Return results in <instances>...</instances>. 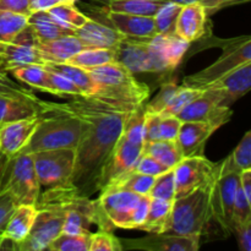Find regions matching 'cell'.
I'll return each mask as SVG.
<instances>
[{"label": "cell", "mask_w": 251, "mask_h": 251, "mask_svg": "<svg viewBox=\"0 0 251 251\" xmlns=\"http://www.w3.org/2000/svg\"><path fill=\"white\" fill-rule=\"evenodd\" d=\"M43 113H65L76 117L82 124L80 140L75 147L71 185L80 195L90 198L97 193L103 164L122 137L125 122L135 108L90 97H74L65 103L43 100Z\"/></svg>", "instance_id": "cell-1"}, {"label": "cell", "mask_w": 251, "mask_h": 251, "mask_svg": "<svg viewBox=\"0 0 251 251\" xmlns=\"http://www.w3.org/2000/svg\"><path fill=\"white\" fill-rule=\"evenodd\" d=\"M87 71L97 83V91L90 98L127 108L139 107L149 98V86L137 81L134 74L122 64L110 63Z\"/></svg>", "instance_id": "cell-2"}, {"label": "cell", "mask_w": 251, "mask_h": 251, "mask_svg": "<svg viewBox=\"0 0 251 251\" xmlns=\"http://www.w3.org/2000/svg\"><path fill=\"white\" fill-rule=\"evenodd\" d=\"M212 180V179H211ZM211 181L173 201L163 232L168 234L201 237L212 221L210 206Z\"/></svg>", "instance_id": "cell-3"}, {"label": "cell", "mask_w": 251, "mask_h": 251, "mask_svg": "<svg viewBox=\"0 0 251 251\" xmlns=\"http://www.w3.org/2000/svg\"><path fill=\"white\" fill-rule=\"evenodd\" d=\"M82 124L76 117L60 112L43 113L41 123L22 152L73 149L77 146Z\"/></svg>", "instance_id": "cell-4"}, {"label": "cell", "mask_w": 251, "mask_h": 251, "mask_svg": "<svg viewBox=\"0 0 251 251\" xmlns=\"http://www.w3.org/2000/svg\"><path fill=\"white\" fill-rule=\"evenodd\" d=\"M215 41L217 43L211 42V44H205L200 49H203L206 46L221 47L223 49L222 55L207 68L202 69L194 75L184 77L183 86L198 88V90H205L207 86L225 76L226 74L230 73L239 65L251 61L250 36H240L230 39L215 38Z\"/></svg>", "instance_id": "cell-5"}, {"label": "cell", "mask_w": 251, "mask_h": 251, "mask_svg": "<svg viewBox=\"0 0 251 251\" xmlns=\"http://www.w3.org/2000/svg\"><path fill=\"white\" fill-rule=\"evenodd\" d=\"M239 176L240 172L232 167L228 158H226L218 163L217 171L211 180V218L217 222L225 235L232 233L233 205L239 185Z\"/></svg>", "instance_id": "cell-6"}, {"label": "cell", "mask_w": 251, "mask_h": 251, "mask_svg": "<svg viewBox=\"0 0 251 251\" xmlns=\"http://www.w3.org/2000/svg\"><path fill=\"white\" fill-rule=\"evenodd\" d=\"M37 178L39 183V193L61 190L73 188L75 150H51L32 153Z\"/></svg>", "instance_id": "cell-7"}, {"label": "cell", "mask_w": 251, "mask_h": 251, "mask_svg": "<svg viewBox=\"0 0 251 251\" xmlns=\"http://www.w3.org/2000/svg\"><path fill=\"white\" fill-rule=\"evenodd\" d=\"M10 191L19 205H36L39 183L32 153L20 152L9 158L5 169L1 191Z\"/></svg>", "instance_id": "cell-8"}, {"label": "cell", "mask_w": 251, "mask_h": 251, "mask_svg": "<svg viewBox=\"0 0 251 251\" xmlns=\"http://www.w3.org/2000/svg\"><path fill=\"white\" fill-rule=\"evenodd\" d=\"M140 196L141 195L139 194L115 188H105L100 191V196L95 200L97 226L100 229H127L130 217L139 202Z\"/></svg>", "instance_id": "cell-9"}, {"label": "cell", "mask_w": 251, "mask_h": 251, "mask_svg": "<svg viewBox=\"0 0 251 251\" xmlns=\"http://www.w3.org/2000/svg\"><path fill=\"white\" fill-rule=\"evenodd\" d=\"M83 6H86V12H83L86 16L112 27L125 38L146 41L157 36L156 24L154 19L151 16H135V15L109 11L103 5L102 6L83 5Z\"/></svg>", "instance_id": "cell-10"}, {"label": "cell", "mask_w": 251, "mask_h": 251, "mask_svg": "<svg viewBox=\"0 0 251 251\" xmlns=\"http://www.w3.org/2000/svg\"><path fill=\"white\" fill-rule=\"evenodd\" d=\"M176 117L181 122H205L220 129L233 117L230 107L225 105V93L218 88L208 87L186 104Z\"/></svg>", "instance_id": "cell-11"}, {"label": "cell", "mask_w": 251, "mask_h": 251, "mask_svg": "<svg viewBox=\"0 0 251 251\" xmlns=\"http://www.w3.org/2000/svg\"><path fill=\"white\" fill-rule=\"evenodd\" d=\"M38 208L29 234L16 247L20 251H43L63 232L64 215L58 206L46 205Z\"/></svg>", "instance_id": "cell-12"}, {"label": "cell", "mask_w": 251, "mask_h": 251, "mask_svg": "<svg viewBox=\"0 0 251 251\" xmlns=\"http://www.w3.org/2000/svg\"><path fill=\"white\" fill-rule=\"evenodd\" d=\"M218 163H212L203 154L185 157L173 168L176 179V199L206 185L217 171Z\"/></svg>", "instance_id": "cell-13"}, {"label": "cell", "mask_w": 251, "mask_h": 251, "mask_svg": "<svg viewBox=\"0 0 251 251\" xmlns=\"http://www.w3.org/2000/svg\"><path fill=\"white\" fill-rule=\"evenodd\" d=\"M142 149L144 146L132 144L122 135L113 151L108 156L107 161L103 164L97 181V193L102 191L124 174L131 172L139 157L141 156Z\"/></svg>", "instance_id": "cell-14"}, {"label": "cell", "mask_w": 251, "mask_h": 251, "mask_svg": "<svg viewBox=\"0 0 251 251\" xmlns=\"http://www.w3.org/2000/svg\"><path fill=\"white\" fill-rule=\"evenodd\" d=\"M201 237L168 234V233H150L140 239L124 240L123 250L146 251H196L200 248Z\"/></svg>", "instance_id": "cell-15"}, {"label": "cell", "mask_w": 251, "mask_h": 251, "mask_svg": "<svg viewBox=\"0 0 251 251\" xmlns=\"http://www.w3.org/2000/svg\"><path fill=\"white\" fill-rule=\"evenodd\" d=\"M43 114L0 125V151L11 158L25 150L41 123Z\"/></svg>", "instance_id": "cell-16"}, {"label": "cell", "mask_w": 251, "mask_h": 251, "mask_svg": "<svg viewBox=\"0 0 251 251\" xmlns=\"http://www.w3.org/2000/svg\"><path fill=\"white\" fill-rule=\"evenodd\" d=\"M115 63L124 65L132 74H157L156 64L150 47V39H123L122 43L115 49Z\"/></svg>", "instance_id": "cell-17"}, {"label": "cell", "mask_w": 251, "mask_h": 251, "mask_svg": "<svg viewBox=\"0 0 251 251\" xmlns=\"http://www.w3.org/2000/svg\"><path fill=\"white\" fill-rule=\"evenodd\" d=\"M208 15L200 2L181 6L176 25V34L185 41L193 42L206 38L210 34Z\"/></svg>", "instance_id": "cell-18"}, {"label": "cell", "mask_w": 251, "mask_h": 251, "mask_svg": "<svg viewBox=\"0 0 251 251\" xmlns=\"http://www.w3.org/2000/svg\"><path fill=\"white\" fill-rule=\"evenodd\" d=\"M217 129L210 123L181 122L176 142L184 158L202 154L206 142Z\"/></svg>", "instance_id": "cell-19"}, {"label": "cell", "mask_w": 251, "mask_h": 251, "mask_svg": "<svg viewBox=\"0 0 251 251\" xmlns=\"http://www.w3.org/2000/svg\"><path fill=\"white\" fill-rule=\"evenodd\" d=\"M75 34L87 48H105L114 50L125 38L114 28L91 17H88L80 28L75 29Z\"/></svg>", "instance_id": "cell-20"}, {"label": "cell", "mask_w": 251, "mask_h": 251, "mask_svg": "<svg viewBox=\"0 0 251 251\" xmlns=\"http://www.w3.org/2000/svg\"><path fill=\"white\" fill-rule=\"evenodd\" d=\"M208 87L218 88L225 93V105L232 104L240 97L247 95L251 88V61L239 65L232 70L230 73L226 74L217 81L211 83Z\"/></svg>", "instance_id": "cell-21"}, {"label": "cell", "mask_w": 251, "mask_h": 251, "mask_svg": "<svg viewBox=\"0 0 251 251\" xmlns=\"http://www.w3.org/2000/svg\"><path fill=\"white\" fill-rule=\"evenodd\" d=\"M44 110L43 100L28 97L0 96V125L15 120L37 117Z\"/></svg>", "instance_id": "cell-22"}, {"label": "cell", "mask_w": 251, "mask_h": 251, "mask_svg": "<svg viewBox=\"0 0 251 251\" xmlns=\"http://www.w3.org/2000/svg\"><path fill=\"white\" fill-rule=\"evenodd\" d=\"M29 64H46L38 49L14 42H0V68L2 70L9 73L12 69Z\"/></svg>", "instance_id": "cell-23"}, {"label": "cell", "mask_w": 251, "mask_h": 251, "mask_svg": "<svg viewBox=\"0 0 251 251\" xmlns=\"http://www.w3.org/2000/svg\"><path fill=\"white\" fill-rule=\"evenodd\" d=\"M37 213L36 205H17L0 238L11 242L16 250L17 245L31 232Z\"/></svg>", "instance_id": "cell-24"}, {"label": "cell", "mask_w": 251, "mask_h": 251, "mask_svg": "<svg viewBox=\"0 0 251 251\" xmlns=\"http://www.w3.org/2000/svg\"><path fill=\"white\" fill-rule=\"evenodd\" d=\"M87 47L76 34L59 37L48 42H42L37 46L46 63H65L66 60Z\"/></svg>", "instance_id": "cell-25"}, {"label": "cell", "mask_w": 251, "mask_h": 251, "mask_svg": "<svg viewBox=\"0 0 251 251\" xmlns=\"http://www.w3.org/2000/svg\"><path fill=\"white\" fill-rule=\"evenodd\" d=\"M28 25L34 29L39 43L48 42L59 37L75 34V31L59 24L47 10L33 11L28 15Z\"/></svg>", "instance_id": "cell-26"}, {"label": "cell", "mask_w": 251, "mask_h": 251, "mask_svg": "<svg viewBox=\"0 0 251 251\" xmlns=\"http://www.w3.org/2000/svg\"><path fill=\"white\" fill-rule=\"evenodd\" d=\"M44 68L53 73H58L77 86L83 97H93L97 91V83L91 77L87 70L68 63H46Z\"/></svg>", "instance_id": "cell-27"}, {"label": "cell", "mask_w": 251, "mask_h": 251, "mask_svg": "<svg viewBox=\"0 0 251 251\" xmlns=\"http://www.w3.org/2000/svg\"><path fill=\"white\" fill-rule=\"evenodd\" d=\"M9 73L21 83H25V85L42 91V92L53 95V88H51L50 80H49V71L44 68V65L29 64V65L12 69Z\"/></svg>", "instance_id": "cell-28"}, {"label": "cell", "mask_w": 251, "mask_h": 251, "mask_svg": "<svg viewBox=\"0 0 251 251\" xmlns=\"http://www.w3.org/2000/svg\"><path fill=\"white\" fill-rule=\"evenodd\" d=\"M65 63L78 66L85 70H91L107 64L115 63V50L105 48H86L71 56Z\"/></svg>", "instance_id": "cell-29"}, {"label": "cell", "mask_w": 251, "mask_h": 251, "mask_svg": "<svg viewBox=\"0 0 251 251\" xmlns=\"http://www.w3.org/2000/svg\"><path fill=\"white\" fill-rule=\"evenodd\" d=\"M142 151L156 158L159 163L172 169L184 158L176 141L172 140H156L144 145Z\"/></svg>", "instance_id": "cell-30"}, {"label": "cell", "mask_w": 251, "mask_h": 251, "mask_svg": "<svg viewBox=\"0 0 251 251\" xmlns=\"http://www.w3.org/2000/svg\"><path fill=\"white\" fill-rule=\"evenodd\" d=\"M172 206H173V201L151 198L147 217L145 220L144 225L139 228V230H144V232L147 233L163 232L169 215H171Z\"/></svg>", "instance_id": "cell-31"}, {"label": "cell", "mask_w": 251, "mask_h": 251, "mask_svg": "<svg viewBox=\"0 0 251 251\" xmlns=\"http://www.w3.org/2000/svg\"><path fill=\"white\" fill-rule=\"evenodd\" d=\"M163 2L157 0H112L103 6L107 7L109 11L135 15V16L153 17Z\"/></svg>", "instance_id": "cell-32"}, {"label": "cell", "mask_w": 251, "mask_h": 251, "mask_svg": "<svg viewBox=\"0 0 251 251\" xmlns=\"http://www.w3.org/2000/svg\"><path fill=\"white\" fill-rule=\"evenodd\" d=\"M158 36L159 41H161V49L164 60L168 65L169 71H173L181 63L184 55L190 48L191 43L180 38L176 34H171V36L158 34Z\"/></svg>", "instance_id": "cell-33"}, {"label": "cell", "mask_w": 251, "mask_h": 251, "mask_svg": "<svg viewBox=\"0 0 251 251\" xmlns=\"http://www.w3.org/2000/svg\"><path fill=\"white\" fill-rule=\"evenodd\" d=\"M54 20L59 22L61 26L68 27L71 29H77L85 24L88 20V16H86L82 11L77 9L74 4L69 2H61V4L54 5L49 10H47Z\"/></svg>", "instance_id": "cell-34"}, {"label": "cell", "mask_w": 251, "mask_h": 251, "mask_svg": "<svg viewBox=\"0 0 251 251\" xmlns=\"http://www.w3.org/2000/svg\"><path fill=\"white\" fill-rule=\"evenodd\" d=\"M154 181V176H145V174L135 172L132 169L129 173L124 174L113 181L112 184L107 186V188H115V189H123V190L131 191V193L139 194V195H149L150 189H151L152 184ZM105 189V188H104Z\"/></svg>", "instance_id": "cell-35"}, {"label": "cell", "mask_w": 251, "mask_h": 251, "mask_svg": "<svg viewBox=\"0 0 251 251\" xmlns=\"http://www.w3.org/2000/svg\"><path fill=\"white\" fill-rule=\"evenodd\" d=\"M180 10L181 5L172 2L169 0H166L161 5L158 11L153 16L157 34H163V36L176 34V25Z\"/></svg>", "instance_id": "cell-36"}, {"label": "cell", "mask_w": 251, "mask_h": 251, "mask_svg": "<svg viewBox=\"0 0 251 251\" xmlns=\"http://www.w3.org/2000/svg\"><path fill=\"white\" fill-rule=\"evenodd\" d=\"M145 103L135 108L125 122L123 127V136L135 145L144 146V129H145Z\"/></svg>", "instance_id": "cell-37"}, {"label": "cell", "mask_w": 251, "mask_h": 251, "mask_svg": "<svg viewBox=\"0 0 251 251\" xmlns=\"http://www.w3.org/2000/svg\"><path fill=\"white\" fill-rule=\"evenodd\" d=\"M28 24L27 15L0 10V42H12L20 31Z\"/></svg>", "instance_id": "cell-38"}, {"label": "cell", "mask_w": 251, "mask_h": 251, "mask_svg": "<svg viewBox=\"0 0 251 251\" xmlns=\"http://www.w3.org/2000/svg\"><path fill=\"white\" fill-rule=\"evenodd\" d=\"M91 234H68L61 232L47 250L50 251H90Z\"/></svg>", "instance_id": "cell-39"}, {"label": "cell", "mask_w": 251, "mask_h": 251, "mask_svg": "<svg viewBox=\"0 0 251 251\" xmlns=\"http://www.w3.org/2000/svg\"><path fill=\"white\" fill-rule=\"evenodd\" d=\"M149 196L166 201L176 200V179H174L173 168L154 176Z\"/></svg>", "instance_id": "cell-40"}, {"label": "cell", "mask_w": 251, "mask_h": 251, "mask_svg": "<svg viewBox=\"0 0 251 251\" xmlns=\"http://www.w3.org/2000/svg\"><path fill=\"white\" fill-rule=\"evenodd\" d=\"M202 90H198V88L186 87V86L180 85L179 90L176 91V95L171 100L166 108L162 110L159 114L161 115H178V113L185 107L186 104L195 100L196 97L201 95Z\"/></svg>", "instance_id": "cell-41"}, {"label": "cell", "mask_w": 251, "mask_h": 251, "mask_svg": "<svg viewBox=\"0 0 251 251\" xmlns=\"http://www.w3.org/2000/svg\"><path fill=\"white\" fill-rule=\"evenodd\" d=\"M232 167L242 172L251 169V131H247L234 151L227 157Z\"/></svg>", "instance_id": "cell-42"}, {"label": "cell", "mask_w": 251, "mask_h": 251, "mask_svg": "<svg viewBox=\"0 0 251 251\" xmlns=\"http://www.w3.org/2000/svg\"><path fill=\"white\" fill-rule=\"evenodd\" d=\"M180 85H176V82H166L161 86V90L158 91L154 98L150 100L149 103L144 105L146 113H161L164 108L168 105L173 96L179 90Z\"/></svg>", "instance_id": "cell-43"}, {"label": "cell", "mask_w": 251, "mask_h": 251, "mask_svg": "<svg viewBox=\"0 0 251 251\" xmlns=\"http://www.w3.org/2000/svg\"><path fill=\"white\" fill-rule=\"evenodd\" d=\"M122 240L118 239L110 230H102L91 234L90 251H122Z\"/></svg>", "instance_id": "cell-44"}, {"label": "cell", "mask_w": 251, "mask_h": 251, "mask_svg": "<svg viewBox=\"0 0 251 251\" xmlns=\"http://www.w3.org/2000/svg\"><path fill=\"white\" fill-rule=\"evenodd\" d=\"M49 80H50L51 88H53V96L71 98L83 97L80 88L76 85H74L70 80H68L63 75H60V74L49 71Z\"/></svg>", "instance_id": "cell-45"}, {"label": "cell", "mask_w": 251, "mask_h": 251, "mask_svg": "<svg viewBox=\"0 0 251 251\" xmlns=\"http://www.w3.org/2000/svg\"><path fill=\"white\" fill-rule=\"evenodd\" d=\"M251 220V201L247 198L242 186L238 185L232 213V227Z\"/></svg>", "instance_id": "cell-46"}, {"label": "cell", "mask_w": 251, "mask_h": 251, "mask_svg": "<svg viewBox=\"0 0 251 251\" xmlns=\"http://www.w3.org/2000/svg\"><path fill=\"white\" fill-rule=\"evenodd\" d=\"M135 172H139V173L145 174V176H157L159 174L164 173V172L169 171V168H167L166 166H163L162 163H159L156 158H153L152 156H150L149 153L142 151L141 156L137 159L136 164L134 167Z\"/></svg>", "instance_id": "cell-47"}, {"label": "cell", "mask_w": 251, "mask_h": 251, "mask_svg": "<svg viewBox=\"0 0 251 251\" xmlns=\"http://www.w3.org/2000/svg\"><path fill=\"white\" fill-rule=\"evenodd\" d=\"M0 96H5V97H28V98H36L37 96L33 95L27 88L22 87L19 83L14 82L11 78L7 76L6 74L0 75Z\"/></svg>", "instance_id": "cell-48"}, {"label": "cell", "mask_w": 251, "mask_h": 251, "mask_svg": "<svg viewBox=\"0 0 251 251\" xmlns=\"http://www.w3.org/2000/svg\"><path fill=\"white\" fill-rule=\"evenodd\" d=\"M180 125L181 120L176 115H161V120H159V140L176 141Z\"/></svg>", "instance_id": "cell-49"}, {"label": "cell", "mask_w": 251, "mask_h": 251, "mask_svg": "<svg viewBox=\"0 0 251 251\" xmlns=\"http://www.w3.org/2000/svg\"><path fill=\"white\" fill-rule=\"evenodd\" d=\"M19 205L16 199L14 198L10 191L5 190L0 193V235L4 232L12 212L15 211L16 206Z\"/></svg>", "instance_id": "cell-50"}, {"label": "cell", "mask_w": 251, "mask_h": 251, "mask_svg": "<svg viewBox=\"0 0 251 251\" xmlns=\"http://www.w3.org/2000/svg\"><path fill=\"white\" fill-rule=\"evenodd\" d=\"M150 200H151V198L149 195L140 196L139 202H137L136 207L132 211V215L130 217L127 229H139L144 225L145 220L147 217V212H149Z\"/></svg>", "instance_id": "cell-51"}, {"label": "cell", "mask_w": 251, "mask_h": 251, "mask_svg": "<svg viewBox=\"0 0 251 251\" xmlns=\"http://www.w3.org/2000/svg\"><path fill=\"white\" fill-rule=\"evenodd\" d=\"M159 120H161L159 113H146L144 129L145 144L159 140Z\"/></svg>", "instance_id": "cell-52"}, {"label": "cell", "mask_w": 251, "mask_h": 251, "mask_svg": "<svg viewBox=\"0 0 251 251\" xmlns=\"http://www.w3.org/2000/svg\"><path fill=\"white\" fill-rule=\"evenodd\" d=\"M232 232L235 233L238 244L243 251H251V220L240 225H234Z\"/></svg>", "instance_id": "cell-53"}, {"label": "cell", "mask_w": 251, "mask_h": 251, "mask_svg": "<svg viewBox=\"0 0 251 251\" xmlns=\"http://www.w3.org/2000/svg\"><path fill=\"white\" fill-rule=\"evenodd\" d=\"M248 1H250V0H199V2L205 7L206 14L208 16H211V15H213L221 9L233 6V5L244 4V2Z\"/></svg>", "instance_id": "cell-54"}, {"label": "cell", "mask_w": 251, "mask_h": 251, "mask_svg": "<svg viewBox=\"0 0 251 251\" xmlns=\"http://www.w3.org/2000/svg\"><path fill=\"white\" fill-rule=\"evenodd\" d=\"M0 10L17 12L27 16L31 14L29 0H0Z\"/></svg>", "instance_id": "cell-55"}, {"label": "cell", "mask_w": 251, "mask_h": 251, "mask_svg": "<svg viewBox=\"0 0 251 251\" xmlns=\"http://www.w3.org/2000/svg\"><path fill=\"white\" fill-rule=\"evenodd\" d=\"M56 4H59L58 0H29V9L31 12L43 11V10H49Z\"/></svg>", "instance_id": "cell-56"}, {"label": "cell", "mask_w": 251, "mask_h": 251, "mask_svg": "<svg viewBox=\"0 0 251 251\" xmlns=\"http://www.w3.org/2000/svg\"><path fill=\"white\" fill-rule=\"evenodd\" d=\"M239 183L247 198L251 201V169H245L240 172Z\"/></svg>", "instance_id": "cell-57"}, {"label": "cell", "mask_w": 251, "mask_h": 251, "mask_svg": "<svg viewBox=\"0 0 251 251\" xmlns=\"http://www.w3.org/2000/svg\"><path fill=\"white\" fill-rule=\"evenodd\" d=\"M7 161H9V158L5 154H2V152L0 151V193H1L2 189V180H4V174L5 169H6Z\"/></svg>", "instance_id": "cell-58"}, {"label": "cell", "mask_w": 251, "mask_h": 251, "mask_svg": "<svg viewBox=\"0 0 251 251\" xmlns=\"http://www.w3.org/2000/svg\"><path fill=\"white\" fill-rule=\"evenodd\" d=\"M169 1L176 2V4H179L181 5V6H184V5L193 4V2H199V0H169Z\"/></svg>", "instance_id": "cell-59"}, {"label": "cell", "mask_w": 251, "mask_h": 251, "mask_svg": "<svg viewBox=\"0 0 251 251\" xmlns=\"http://www.w3.org/2000/svg\"><path fill=\"white\" fill-rule=\"evenodd\" d=\"M92 1L97 2V4H100V5H104L107 4V2L112 1V0H92ZM157 1H166V0H157Z\"/></svg>", "instance_id": "cell-60"}, {"label": "cell", "mask_w": 251, "mask_h": 251, "mask_svg": "<svg viewBox=\"0 0 251 251\" xmlns=\"http://www.w3.org/2000/svg\"><path fill=\"white\" fill-rule=\"evenodd\" d=\"M58 1H59V4H61V2H69V4H74L76 0H58Z\"/></svg>", "instance_id": "cell-61"}, {"label": "cell", "mask_w": 251, "mask_h": 251, "mask_svg": "<svg viewBox=\"0 0 251 251\" xmlns=\"http://www.w3.org/2000/svg\"><path fill=\"white\" fill-rule=\"evenodd\" d=\"M2 74H6V71H4L1 68H0V75H2Z\"/></svg>", "instance_id": "cell-62"}]
</instances>
